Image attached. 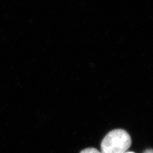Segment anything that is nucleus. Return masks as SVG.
Returning <instances> with one entry per match:
<instances>
[{"label":"nucleus","instance_id":"1","mask_svg":"<svg viewBox=\"0 0 153 153\" xmlns=\"http://www.w3.org/2000/svg\"><path fill=\"white\" fill-rule=\"evenodd\" d=\"M131 145V137L122 129H116L107 134L101 143L102 153H124Z\"/></svg>","mask_w":153,"mask_h":153},{"label":"nucleus","instance_id":"2","mask_svg":"<svg viewBox=\"0 0 153 153\" xmlns=\"http://www.w3.org/2000/svg\"><path fill=\"white\" fill-rule=\"evenodd\" d=\"M80 153H102L100 151H99L98 149H95V148H87L82 150Z\"/></svg>","mask_w":153,"mask_h":153},{"label":"nucleus","instance_id":"3","mask_svg":"<svg viewBox=\"0 0 153 153\" xmlns=\"http://www.w3.org/2000/svg\"><path fill=\"white\" fill-rule=\"evenodd\" d=\"M143 153H153V149H147Z\"/></svg>","mask_w":153,"mask_h":153},{"label":"nucleus","instance_id":"4","mask_svg":"<svg viewBox=\"0 0 153 153\" xmlns=\"http://www.w3.org/2000/svg\"><path fill=\"white\" fill-rule=\"evenodd\" d=\"M124 153H135V152H126Z\"/></svg>","mask_w":153,"mask_h":153}]
</instances>
